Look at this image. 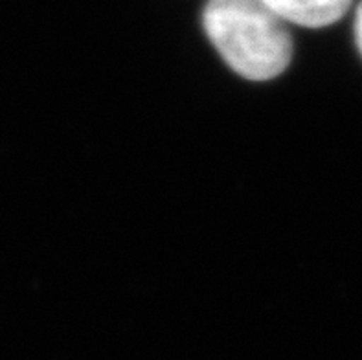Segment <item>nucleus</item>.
<instances>
[{
    "label": "nucleus",
    "mask_w": 362,
    "mask_h": 360,
    "mask_svg": "<svg viewBox=\"0 0 362 360\" xmlns=\"http://www.w3.org/2000/svg\"><path fill=\"white\" fill-rule=\"evenodd\" d=\"M202 26L225 63L248 81H271L293 59L287 23L263 0H208Z\"/></svg>",
    "instance_id": "1"
},
{
    "label": "nucleus",
    "mask_w": 362,
    "mask_h": 360,
    "mask_svg": "<svg viewBox=\"0 0 362 360\" xmlns=\"http://www.w3.org/2000/svg\"><path fill=\"white\" fill-rule=\"evenodd\" d=\"M355 42H357V48L362 55V0L361 4L357 6V11H355Z\"/></svg>",
    "instance_id": "3"
},
{
    "label": "nucleus",
    "mask_w": 362,
    "mask_h": 360,
    "mask_svg": "<svg viewBox=\"0 0 362 360\" xmlns=\"http://www.w3.org/2000/svg\"><path fill=\"white\" fill-rule=\"evenodd\" d=\"M287 24L326 28L348 13L354 0H263Z\"/></svg>",
    "instance_id": "2"
}]
</instances>
